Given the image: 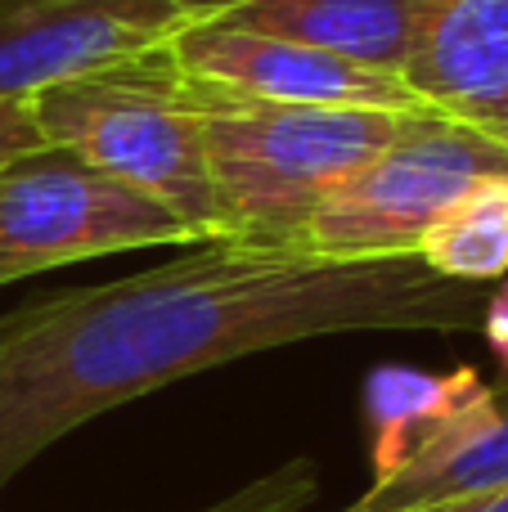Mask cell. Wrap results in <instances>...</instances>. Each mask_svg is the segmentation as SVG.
<instances>
[{"mask_svg":"<svg viewBox=\"0 0 508 512\" xmlns=\"http://www.w3.org/2000/svg\"><path fill=\"white\" fill-rule=\"evenodd\" d=\"M0 315V495L68 432L216 364L338 333H464L486 288L419 256L329 261L239 243Z\"/></svg>","mask_w":508,"mask_h":512,"instance_id":"cell-1","label":"cell"},{"mask_svg":"<svg viewBox=\"0 0 508 512\" xmlns=\"http://www.w3.org/2000/svg\"><path fill=\"white\" fill-rule=\"evenodd\" d=\"M405 117L419 113L266 104L203 81L216 239L261 252H302L306 225L324 198L365 167Z\"/></svg>","mask_w":508,"mask_h":512,"instance_id":"cell-2","label":"cell"},{"mask_svg":"<svg viewBox=\"0 0 508 512\" xmlns=\"http://www.w3.org/2000/svg\"><path fill=\"white\" fill-rule=\"evenodd\" d=\"M41 144L86 158L95 171L153 198L194 243L216 239V203L203 144V81L171 50L45 86L27 99Z\"/></svg>","mask_w":508,"mask_h":512,"instance_id":"cell-3","label":"cell"},{"mask_svg":"<svg viewBox=\"0 0 508 512\" xmlns=\"http://www.w3.org/2000/svg\"><path fill=\"white\" fill-rule=\"evenodd\" d=\"M500 176H508V144L437 113L405 117L401 131L324 198L302 252L329 261L419 256V243L459 198Z\"/></svg>","mask_w":508,"mask_h":512,"instance_id":"cell-4","label":"cell"},{"mask_svg":"<svg viewBox=\"0 0 508 512\" xmlns=\"http://www.w3.org/2000/svg\"><path fill=\"white\" fill-rule=\"evenodd\" d=\"M194 234L153 198L54 144L0 167V288L27 274L135 248H185Z\"/></svg>","mask_w":508,"mask_h":512,"instance_id":"cell-5","label":"cell"},{"mask_svg":"<svg viewBox=\"0 0 508 512\" xmlns=\"http://www.w3.org/2000/svg\"><path fill=\"white\" fill-rule=\"evenodd\" d=\"M243 0H0V99L167 50Z\"/></svg>","mask_w":508,"mask_h":512,"instance_id":"cell-6","label":"cell"},{"mask_svg":"<svg viewBox=\"0 0 508 512\" xmlns=\"http://www.w3.org/2000/svg\"><path fill=\"white\" fill-rule=\"evenodd\" d=\"M171 59L203 81L239 90L266 104L302 108H374V113H428L396 72H378L365 63L338 59L284 36L248 32L230 23L189 27L167 45Z\"/></svg>","mask_w":508,"mask_h":512,"instance_id":"cell-7","label":"cell"},{"mask_svg":"<svg viewBox=\"0 0 508 512\" xmlns=\"http://www.w3.org/2000/svg\"><path fill=\"white\" fill-rule=\"evenodd\" d=\"M401 81L428 113L508 144V0H410Z\"/></svg>","mask_w":508,"mask_h":512,"instance_id":"cell-8","label":"cell"},{"mask_svg":"<svg viewBox=\"0 0 508 512\" xmlns=\"http://www.w3.org/2000/svg\"><path fill=\"white\" fill-rule=\"evenodd\" d=\"M508 486V373L473 378L450 414L423 436L401 472L374 481L342 512H419Z\"/></svg>","mask_w":508,"mask_h":512,"instance_id":"cell-9","label":"cell"},{"mask_svg":"<svg viewBox=\"0 0 508 512\" xmlns=\"http://www.w3.org/2000/svg\"><path fill=\"white\" fill-rule=\"evenodd\" d=\"M216 23L302 41L396 77L410 50V0H243Z\"/></svg>","mask_w":508,"mask_h":512,"instance_id":"cell-10","label":"cell"},{"mask_svg":"<svg viewBox=\"0 0 508 512\" xmlns=\"http://www.w3.org/2000/svg\"><path fill=\"white\" fill-rule=\"evenodd\" d=\"M482 373L473 364L455 373H423L405 364L374 369L365 382V409L374 427V481L392 477L410 463V454L423 445V436L450 414L464 387Z\"/></svg>","mask_w":508,"mask_h":512,"instance_id":"cell-11","label":"cell"},{"mask_svg":"<svg viewBox=\"0 0 508 512\" xmlns=\"http://www.w3.org/2000/svg\"><path fill=\"white\" fill-rule=\"evenodd\" d=\"M419 261L455 283H500L508 274V176L459 198L419 243Z\"/></svg>","mask_w":508,"mask_h":512,"instance_id":"cell-12","label":"cell"},{"mask_svg":"<svg viewBox=\"0 0 508 512\" xmlns=\"http://www.w3.org/2000/svg\"><path fill=\"white\" fill-rule=\"evenodd\" d=\"M315 481H320L315 477V463L297 459V463L266 472V477L248 481L243 490L225 495L221 504L198 508V512H306L315 499Z\"/></svg>","mask_w":508,"mask_h":512,"instance_id":"cell-13","label":"cell"},{"mask_svg":"<svg viewBox=\"0 0 508 512\" xmlns=\"http://www.w3.org/2000/svg\"><path fill=\"white\" fill-rule=\"evenodd\" d=\"M36 144H41V131L32 122L27 99H0V167L9 158H18V153L36 149Z\"/></svg>","mask_w":508,"mask_h":512,"instance_id":"cell-14","label":"cell"},{"mask_svg":"<svg viewBox=\"0 0 508 512\" xmlns=\"http://www.w3.org/2000/svg\"><path fill=\"white\" fill-rule=\"evenodd\" d=\"M482 337L491 346V355L500 360V369L508 373V274L500 279V288L486 292V306H482Z\"/></svg>","mask_w":508,"mask_h":512,"instance_id":"cell-15","label":"cell"},{"mask_svg":"<svg viewBox=\"0 0 508 512\" xmlns=\"http://www.w3.org/2000/svg\"><path fill=\"white\" fill-rule=\"evenodd\" d=\"M419 512H508V486L491 490V495L459 499V504H441V508H419Z\"/></svg>","mask_w":508,"mask_h":512,"instance_id":"cell-16","label":"cell"}]
</instances>
